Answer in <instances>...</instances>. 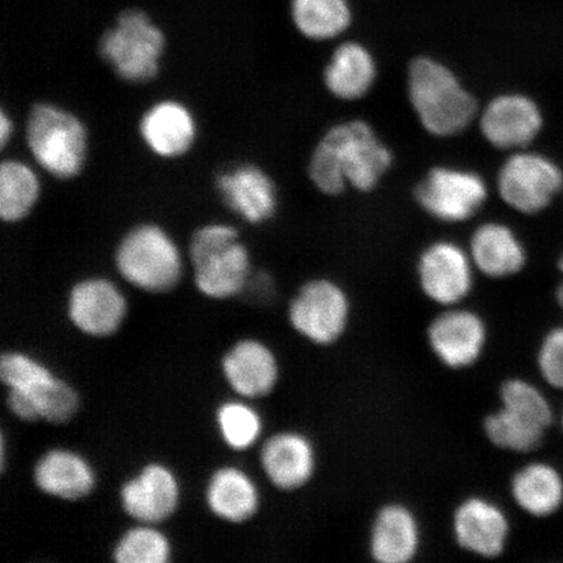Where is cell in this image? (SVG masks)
I'll return each instance as SVG.
<instances>
[{"label": "cell", "mask_w": 563, "mask_h": 563, "mask_svg": "<svg viewBox=\"0 0 563 563\" xmlns=\"http://www.w3.org/2000/svg\"><path fill=\"white\" fill-rule=\"evenodd\" d=\"M393 165V153L371 124L350 121L335 124L316 145L308 175L327 196H338L349 187L371 192Z\"/></svg>", "instance_id": "obj_1"}, {"label": "cell", "mask_w": 563, "mask_h": 563, "mask_svg": "<svg viewBox=\"0 0 563 563\" xmlns=\"http://www.w3.org/2000/svg\"><path fill=\"white\" fill-rule=\"evenodd\" d=\"M408 100L422 129L435 137H452L468 129L478 117L473 93L442 62L419 56L407 75Z\"/></svg>", "instance_id": "obj_2"}, {"label": "cell", "mask_w": 563, "mask_h": 563, "mask_svg": "<svg viewBox=\"0 0 563 563\" xmlns=\"http://www.w3.org/2000/svg\"><path fill=\"white\" fill-rule=\"evenodd\" d=\"M189 263L197 291L209 299L241 295L252 276L251 255L238 230L228 223H208L189 241Z\"/></svg>", "instance_id": "obj_3"}, {"label": "cell", "mask_w": 563, "mask_h": 563, "mask_svg": "<svg viewBox=\"0 0 563 563\" xmlns=\"http://www.w3.org/2000/svg\"><path fill=\"white\" fill-rule=\"evenodd\" d=\"M25 140L35 164L56 179H73L86 165V125L58 104L33 106L26 119Z\"/></svg>", "instance_id": "obj_4"}, {"label": "cell", "mask_w": 563, "mask_h": 563, "mask_svg": "<svg viewBox=\"0 0 563 563\" xmlns=\"http://www.w3.org/2000/svg\"><path fill=\"white\" fill-rule=\"evenodd\" d=\"M115 266L125 282L150 294L170 292L185 273L178 244L156 223H141L126 232L117 245Z\"/></svg>", "instance_id": "obj_5"}, {"label": "cell", "mask_w": 563, "mask_h": 563, "mask_svg": "<svg viewBox=\"0 0 563 563\" xmlns=\"http://www.w3.org/2000/svg\"><path fill=\"white\" fill-rule=\"evenodd\" d=\"M165 48L164 31L137 9L119 13L115 25L100 40L103 60L122 80L132 84H144L158 75Z\"/></svg>", "instance_id": "obj_6"}, {"label": "cell", "mask_w": 563, "mask_h": 563, "mask_svg": "<svg viewBox=\"0 0 563 563\" xmlns=\"http://www.w3.org/2000/svg\"><path fill=\"white\" fill-rule=\"evenodd\" d=\"M351 300L333 279L306 282L288 302L287 319L294 332L319 347L334 346L347 333Z\"/></svg>", "instance_id": "obj_7"}, {"label": "cell", "mask_w": 563, "mask_h": 563, "mask_svg": "<svg viewBox=\"0 0 563 563\" xmlns=\"http://www.w3.org/2000/svg\"><path fill=\"white\" fill-rule=\"evenodd\" d=\"M562 188L561 168L543 154L533 152H514L497 176L499 197L506 206L527 216L545 210Z\"/></svg>", "instance_id": "obj_8"}, {"label": "cell", "mask_w": 563, "mask_h": 563, "mask_svg": "<svg viewBox=\"0 0 563 563\" xmlns=\"http://www.w3.org/2000/svg\"><path fill=\"white\" fill-rule=\"evenodd\" d=\"M415 199L434 220L461 223L471 220L487 202L488 186L477 173L439 166L419 183Z\"/></svg>", "instance_id": "obj_9"}, {"label": "cell", "mask_w": 563, "mask_h": 563, "mask_svg": "<svg viewBox=\"0 0 563 563\" xmlns=\"http://www.w3.org/2000/svg\"><path fill=\"white\" fill-rule=\"evenodd\" d=\"M488 323L474 309L442 308L427 329V343L438 362L450 371L475 367L488 347Z\"/></svg>", "instance_id": "obj_10"}, {"label": "cell", "mask_w": 563, "mask_h": 563, "mask_svg": "<svg viewBox=\"0 0 563 563\" xmlns=\"http://www.w3.org/2000/svg\"><path fill=\"white\" fill-rule=\"evenodd\" d=\"M475 272L470 252L454 242H435L428 245L419 257V287L435 306H462L473 292Z\"/></svg>", "instance_id": "obj_11"}, {"label": "cell", "mask_w": 563, "mask_h": 563, "mask_svg": "<svg viewBox=\"0 0 563 563\" xmlns=\"http://www.w3.org/2000/svg\"><path fill=\"white\" fill-rule=\"evenodd\" d=\"M126 313L129 301L121 288L108 278H84L68 292V320L84 335L97 340L115 335L123 327Z\"/></svg>", "instance_id": "obj_12"}, {"label": "cell", "mask_w": 563, "mask_h": 563, "mask_svg": "<svg viewBox=\"0 0 563 563\" xmlns=\"http://www.w3.org/2000/svg\"><path fill=\"white\" fill-rule=\"evenodd\" d=\"M508 514L490 498L468 496L453 511L452 533L462 551L484 560L501 558L509 544Z\"/></svg>", "instance_id": "obj_13"}, {"label": "cell", "mask_w": 563, "mask_h": 563, "mask_svg": "<svg viewBox=\"0 0 563 563\" xmlns=\"http://www.w3.org/2000/svg\"><path fill=\"white\" fill-rule=\"evenodd\" d=\"M181 488L170 467L151 462L126 478L119 489V503L126 517L136 523L158 526L178 511Z\"/></svg>", "instance_id": "obj_14"}, {"label": "cell", "mask_w": 563, "mask_h": 563, "mask_svg": "<svg viewBox=\"0 0 563 563\" xmlns=\"http://www.w3.org/2000/svg\"><path fill=\"white\" fill-rule=\"evenodd\" d=\"M482 135L496 150L525 151L543 129V114L537 102L519 93L493 98L478 115Z\"/></svg>", "instance_id": "obj_15"}, {"label": "cell", "mask_w": 563, "mask_h": 563, "mask_svg": "<svg viewBox=\"0 0 563 563\" xmlns=\"http://www.w3.org/2000/svg\"><path fill=\"white\" fill-rule=\"evenodd\" d=\"M260 464L274 488L297 492L313 481L319 467V455L309 435L287 429L263 441Z\"/></svg>", "instance_id": "obj_16"}, {"label": "cell", "mask_w": 563, "mask_h": 563, "mask_svg": "<svg viewBox=\"0 0 563 563\" xmlns=\"http://www.w3.org/2000/svg\"><path fill=\"white\" fill-rule=\"evenodd\" d=\"M223 378L238 397L256 400L269 397L280 378L276 352L262 340L243 338L224 352Z\"/></svg>", "instance_id": "obj_17"}, {"label": "cell", "mask_w": 563, "mask_h": 563, "mask_svg": "<svg viewBox=\"0 0 563 563\" xmlns=\"http://www.w3.org/2000/svg\"><path fill=\"white\" fill-rule=\"evenodd\" d=\"M216 188L232 213L251 224L272 220L278 208L277 187L262 167L242 164L217 175Z\"/></svg>", "instance_id": "obj_18"}, {"label": "cell", "mask_w": 563, "mask_h": 563, "mask_svg": "<svg viewBox=\"0 0 563 563\" xmlns=\"http://www.w3.org/2000/svg\"><path fill=\"white\" fill-rule=\"evenodd\" d=\"M422 528L417 512L400 501L386 503L372 519L368 553L377 563H410L418 559Z\"/></svg>", "instance_id": "obj_19"}, {"label": "cell", "mask_w": 563, "mask_h": 563, "mask_svg": "<svg viewBox=\"0 0 563 563\" xmlns=\"http://www.w3.org/2000/svg\"><path fill=\"white\" fill-rule=\"evenodd\" d=\"M33 483L48 497L76 503L95 492L97 475L86 456L75 450L54 448L35 462Z\"/></svg>", "instance_id": "obj_20"}, {"label": "cell", "mask_w": 563, "mask_h": 563, "mask_svg": "<svg viewBox=\"0 0 563 563\" xmlns=\"http://www.w3.org/2000/svg\"><path fill=\"white\" fill-rule=\"evenodd\" d=\"M140 136L153 154L172 159L185 156L197 137L196 119L185 103L162 100L140 119Z\"/></svg>", "instance_id": "obj_21"}, {"label": "cell", "mask_w": 563, "mask_h": 563, "mask_svg": "<svg viewBox=\"0 0 563 563\" xmlns=\"http://www.w3.org/2000/svg\"><path fill=\"white\" fill-rule=\"evenodd\" d=\"M206 504L222 522L243 525L257 516L262 508V493L245 471L223 466L208 478Z\"/></svg>", "instance_id": "obj_22"}, {"label": "cell", "mask_w": 563, "mask_h": 563, "mask_svg": "<svg viewBox=\"0 0 563 563\" xmlns=\"http://www.w3.org/2000/svg\"><path fill=\"white\" fill-rule=\"evenodd\" d=\"M377 79V63L369 48L357 41L338 45L323 70L329 93L344 102L362 100Z\"/></svg>", "instance_id": "obj_23"}, {"label": "cell", "mask_w": 563, "mask_h": 563, "mask_svg": "<svg viewBox=\"0 0 563 563\" xmlns=\"http://www.w3.org/2000/svg\"><path fill=\"white\" fill-rule=\"evenodd\" d=\"M470 256L484 277L504 279L522 272L527 255L514 231L498 222L481 224L471 236Z\"/></svg>", "instance_id": "obj_24"}, {"label": "cell", "mask_w": 563, "mask_h": 563, "mask_svg": "<svg viewBox=\"0 0 563 563\" xmlns=\"http://www.w3.org/2000/svg\"><path fill=\"white\" fill-rule=\"evenodd\" d=\"M510 493L514 503L528 516L547 518L563 504L562 477L547 463H530L514 474Z\"/></svg>", "instance_id": "obj_25"}, {"label": "cell", "mask_w": 563, "mask_h": 563, "mask_svg": "<svg viewBox=\"0 0 563 563\" xmlns=\"http://www.w3.org/2000/svg\"><path fill=\"white\" fill-rule=\"evenodd\" d=\"M290 12L295 30L313 42L340 38L354 21L350 0H291Z\"/></svg>", "instance_id": "obj_26"}, {"label": "cell", "mask_w": 563, "mask_h": 563, "mask_svg": "<svg viewBox=\"0 0 563 563\" xmlns=\"http://www.w3.org/2000/svg\"><path fill=\"white\" fill-rule=\"evenodd\" d=\"M41 181L33 167L20 159H4L0 165V217L16 223L32 213L40 200Z\"/></svg>", "instance_id": "obj_27"}, {"label": "cell", "mask_w": 563, "mask_h": 563, "mask_svg": "<svg viewBox=\"0 0 563 563\" xmlns=\"http://www.w3.org/2000/svg\"><path fill=\"white\" fill-rule=\"evenodd\" d=\"M547 429L538 421L503 406L483 420V433L490 445L517 454L537 450L543 442Z\"/></svg>", "instance_id": "obj_28"}, {"label": "cell", "mask_w": 563, "mask_h": 563, "mask_svg": "<svg viewBox=\"0 0 563 563\" xmlns=\"http://www.w3.org/2000/svg\"><path fill=\"white\" fill-rule=\"evenodd\" d=\"M245 400H227L216 411L218 432L227 446L235 452L255 446L264 432L262 415Z\"/></svg>", "instance_id": "obj_29"}, {"label": "cell", "mask_w": 563, "mask_h": 563, "mask_svg": "<svg viewBox=\"0 0 563 563\" xmlns=\"http://www.w3.org/2000/svg\"><path fill=\"white\" fill-rule=\"evenodd\" d=\"M173 558L172 541L157 526L137 523L126 530L112 549L117 563H167Z\"/></svg>", "instance_id": "obj_30"}, {"label": "cell", "mask_w": 563, "mask_h": 563, "mask_svg": "<svg viewBox=\"0 0 563 563\" xmlns=\"http://www.w3.org/2000/svg\"><path fill=\"white\" fill-rule=\"evenodd\" d=\"M55 377L45 363L25 352L5 351L0 356V379L7 390L33 394Z\"/></svg>", "instance_id": "obj_31"}, {"label": "cell", "mask_w": 563, "mask_h": 563, "mask_svg": "<svg viewBox=\"0 0 563 563\" xmlns=\"http://www.w3.org/2000/svg\"><path fill=\"white\" fill-rule=\"evenodd\" d=\"M37 405L41 421L53 426H66L80 410L79 393L66 379L56 376L54 382L32 396Z\"/></svg>", "instance_id": "obj_32"}, {"label": "cell", "mask_w": 563, "mask_h": 563, "mask_svg": "<svg viewBox=\"0 0 563 563\" xmlns=\"http://www.w3.org/2000/svg\"><path fill=\"white\" fill-rule=\"evenodd\" d=\"M499 406L526 415L545 428L551 427L553 412L544 394L522 378H509L499 387Z\"/></svg>", "instance_id": "obj_33"}, {"label": "cell", "mask_w": 563, "mask_h": 563, "mask_svg": "<svg viewBox=\"0 0 563 563\" xmlns=\"http://www.w3.org/2000/svg\"><path fill=\"white\" fill-rule=\"evenodd\" d=\"M538 367L545 382L563 390V327L544 338L538 354Z\"/></svg>", "instance_id": "obj_34"}, {"label": "cell", "mask_w": 563, "mask_h": 563, "mask_svg": "<svg viewBox=\"0 0 563 563\" xmlns=\"http://www.w3.org/2000/svg\"><path fill=\"white\" fill-rule=\"evenodd\" d=\"M13 125L12 118L9 112L2 110L0 112V145H2L3 150L7 145H9L12 136H13Z\"/></svg>", "instance_id": "obj_35"}, {"label": "cell", "mask_w": 563, "mask_h": 563, "mask_svg": "<svg viewBox=\"0 0 563 563\" xmlns=\"http://www.w3.org/2000/svg\"><path fill=\"white\" fill-rule=\"evenodd\" d=\"M0 449H2V456H0V460H2V464H0V468H2V473H3V471L5 470V438H4V434H2V446H0Z\"/></svg>", "instance_id": "obj_36"}, {"label": "cell", "mask_w": 563, "mask_h": 563, "mask_svg": "<svg viewBox=\"0 0 563 563\" xmlns=\"http://www.w3.org/2000/svg\"><path fill=\"white\" fill-rule=\"evenodd\" d=\"M558 300L560 302V306L563 308V280H562V284L558 288Z\"/></svg>", "instance_id": "obj_37"}, {"label": "cell", "mask_w": 563, "mask_h": 563, "mask_svg": "<svg viewBox=\"0 0 563 563\" xmlns=\"http://www.w3.org/2000/svg\"><path fill=\"white\" fill-rule=\"evenodd\" d=\"M562 422H563V420H562Z\"/></svg>", "instance_id": "obj_38"}]
</instances>
